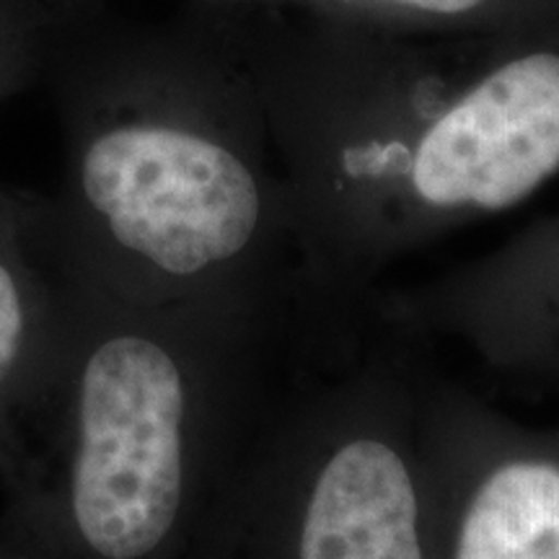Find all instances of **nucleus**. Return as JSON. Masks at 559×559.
I'll use <instances>...</instances> for the list:
<instances>
[{"label": "nucleus", "instance_id": "nucleus-3", "mask_svg": "<svg viewBox=\"0 0 559 559\" xmlns=\"http://www.w3.org/2000/svg\"><path fill=\"white\" fill-rule=\"evenodd\" d=\"M73 187V223L50 247L70 275L280 330L306 313L288 190L236 41L104 94Z\"/></svg>", "mask_w": 559, "mask_h": 559}, {"label": "nucleus", "instance_id": "nucleus-2", "mask_svg": "<svg viewBox=\"0 0 559 559\" xmlns=\"http://www.w3.org/2000/svg\"><path fill=\"white\" fill-rule=\"evenodd\" d=\"M60 275L58 347L13 440L0 542L29 559L194 551L293 332Z\"/></svg>", "mask_w": 559, "mask_h": 559}, {"label": "nucleus", "instance_id": "nucleus-5", "mask_svg": "<svg viewBox=\"0 0 559 559\" xmlns=\"http://www.w3.org/2000/svg\"><path fill=\"white\" fill-rule=\"evenodd\" d=\"M62 324V275L41 264L0 226V477L41 381L50 373Z\"/></svg>", "mask_w": 559, "mask_h": 559}, {"label": "nucleus", "instance_id": "nucleus-7", "mask_svg": "<svg viewBox=\"0 0 559 559\" xmlns=\"http://www.w3.org/2000/svg\"><path fill=\"white\" fill-rule=\"evenodd\" d=\"M0 559H29V557L21 555V551H16L13 547H9V544L0 542Z\"/></svg>", "mask_w": 559, "mask_h": 559}, {"label": "nucleus", "instance_id": "nucleus-1", "mask_svg": "<svg viewBox=\"0 0 559 559\" xmlns=\"http://www.w3.org/2000/svg\"><path fill=\"white\" fill-rule=\"evenodd\" d=\"M306 317L353 332L379 275L559 174V45L241 11Z\"/></svg>", "mask_w": 559, "mask_h": 559}, {"label": "nucleus", "instance_id": "nucleus-6", "mask_svg": "<svg viewBox=\"0 0 559 559\" xmlns=\"http://www.w3.org/2000/svg\"><path fill=\"white\" fill-rule=\"evenodd\" d=\"M239 11H283L400 32H495L531 26L539 0H218Z\"/></svg>", "mask_w": 559, "mask_h": 559}, {"label": "nucleus", "instance_id": "nucleus-4", "mask_svg": "<svg viewBox=\"0 0 559 559\" xmlns=\"http://www.w3.org/2000/svg\"><path fill=\"white\" fill-rule=\"evenodd\" d=\"M425 451L432 536L449 559H559V440L430 373Z\"/></svg>", "mask_w": 559, "mask_h": 559}]
</instances>
